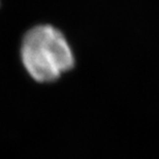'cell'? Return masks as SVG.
<instances>
[{
  "instance_id": "1",
  "label": "cell",
  "mask_w": 159,
  "mask_h": 159,
  "mask_svg": "<svg viewBox=\"0 0 159 159\" xmlns=\"http://www.w3.org/2000/svg\"><path fill=\"white\" fill-rule=\"evenodd\" d=\"M20 57L25 70L39 83H53L75 67V58L61 30L50 24H39L22 37Z\"/></svg>"
}]
</instances>
